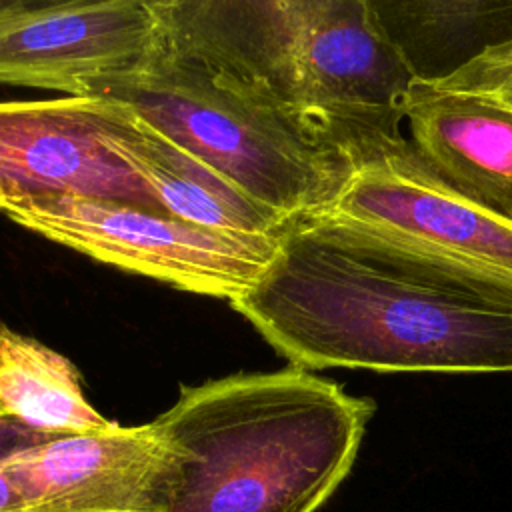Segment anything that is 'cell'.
I'll list each match as a JSON object with an SVG mask.
<instances>
[{"instance_id":"7","label":"cell","mask_w":512,"mask_h":512,"mask_svg":"<svg viewBox=\"0 0 512 512\" xmlns=\"http://www.w3.org/2000/svg\"><path fill=\"white\" fill-rule=\"evenodd\" d=\"M130 114L126 102L110 96L0 102V212L46 196L164 210L144 178L112 148Z\"/></svg>"},{"instance_id":"15","label":"cell","mask_w":512,"mask_h":512,"mask_svg":"<svg viewBox=\"0 0 512 512\" xmlns=\"http://www.w3.org/2000/svg\"><path fill=\"white\" fill-rule=\"evenodd\" d=\"M46 432L30 428L28 424L0 412V512H18L20 502L14 486L2 472V460L14 450L28 446L42 438Z\"/></svg>"},{"instance_id":"3","label":"cell","mask_w":512,"mask_h":512,"mask_svg":"<svg viewBox=\"0 0 512 512\" xmlns=\"http://www.w3.org/2000/svg\"><path fill=\"white\" fill-rule=\"evenodd\" d=\"M158 6L214 64L316 124L352 160L376 138L400 134L414 78L372 0H160Z\"/></svg>"},{"instance_id":"12","label":"cell","mask_w":512,"mask_h":512,"mask_svg":"<svg viewBox=\"0 0 512 512\" xmlns=\"http://www.w3.org/2000/svg\"><path fill=\"white\" fill-rule=\"evenodd\" d=\"M416 82L438 84L512 36V2L372 0Z\"/></svg>"},{"instance_id":"10","label":"cell","mask_w":512,"mask_h":512,"mask_svg":"<svg viewBox=\"0 0 512 512\" xmlns=\"http://www.w3.org/2000/svg\"><path fill=\"white\" fill-rule=\"evenodd\" d=\"M404 120L412 146L442 180L512 220V110L414 80Z\"/></svg>"},{"instance_id":"14","label":"cell","mask_w":512,"mask_h":512,"mask_svg":"<svg viewBox=\"0 0 512 512\" xmlns=\"http://www.w3.org/2000/svg\"><path fill=\"white\" fill-rule=\"evenodd\" d=\"M436 86L480 96L512 110V36L488 48L476 60Z\"/></svg>"},{"instance_id":"6","label":"cell","mask_w":512,"mask_h":512,"mask_svg":"<svg viewBox=\"0 0 512 512\" xmlns=\"http://www.w3.org/2000/svg\"><path fill=\"white\" fill-rule=\"evenodd\" d=\"M354 162L340 196L320 212L512 284V220L452 188L410 140L380 136Z\"/></svg>"},{"instance_id":"5","label":"cell","mask_w":512,"mask_h":512,"mask_svg":"<svg viewBox=\"0 0 512 512\" xmlns=\"http://www.w3.org/2000/svg\"><path fill=\"white\" fill-rule=\"evenodd\" d=\"M4 214L98 262L228 302L256 284L278 246V238L214 232L164 210L86 196L30 198Z\"/></svg>"},{"instance_id":"11","label":"cell","mask_w":512,"mask_h":512,"mask_svg":"<svg viewBox=\"0 0 512 512\" xmlns=\"http://www.w3.org/2000/svg\"><path fill=\"white\" fill-rule=\"evenodd\" d=\"M112 148L144 178L172 216L214 232L280 238L292 224L222 172L178 146L134 110ZM296 222V220H294Z\"/></svg>"},{"instance_id":"9","label":"cell","mask_w":512,"mask_h":512,"mask_svg":"<svg viewBox=\"0 0 512 512\" xmlns=\"http://www.w3.org/2000/svg\"><path fill=\"white\" fill-rule=\"evenodd\" d=\"M18 512H170L180 464L150 422L52 434L2 460Z\"/></svg>"},{"instance_id":"4","label":"cell","mask_w":512,"mask_h":512,"mask_svg":"<svg viewBox=\"0 0 512 512\" xmlns=\"http://www.w3.org/2000/svg\"><path fill=\"white\" fill-rule=\"evenodd\" d=\"M110 98L290 222L328 208L356 168L316 124L226 74L162 16L148 64Z\"/></svg>"},{"instance_id":"1","label":"cell","mask_w":512,"mask_h":512,"mask_svg":"<svg viewBox=\"0 0 512 512\" xmlns=\"http://www.w3.org/2000/svg\"><path fill=\"white\" fill-rule=\"evenodd\" d=\"M298 368L512 374V284L314 212L230 302Z\"/></svg>"},{"instance_id":"16","label":"cell","mask_w":512,"mask_h":512,"mask_svg":"<svg viewBox=\"0 0 512 512\" xmlns=\"http://www.w3.org/2000/svg\"><path fill=\"white\" fill-rule=\"evenodd\" d=\"M18 4H20V0H0V18L4 14H8L10 10H14Z\"/></svg>"},{"instance_id":"13","label":"cell","mask_w":512,"mask_h":512,"mask_svg":"<svg viewBox=\"0 0 512 512\" xmlns=\"http://www.w3.org/2000/svg\"><path fill=\"white\" fill-rule=\"evenodd\" d=\"M0 412L52 434L98 432L114 424L86 400L68 358L2 324Z\"/></svg>"},{"instance_id":"2","label":"cell","mask_w":512,"mask_h":512,"mask_svg":"<svg viewBox=\"0 0 512 512\" xmlns=\"http://www.w3.org/2000/svg\"><path fill=\"white\" fill-rule=\"evenodd\" d=\"M374 410L298 366L182 386L152 422L180 464L170 512H316L352 470Z\"/></svg>"},{"instance_id":"8","label":"cell","mask_w":512,"mask_h":512,"mask_svg":"<svg viewBox=\"0 0 512 512\" xmlns=\"http://www.w3.org/2000/svg\"><path fill=\"white\" fill-rule=\"evenodd\" d=\"M154 0L26 2L0 18V84L110 96L148 64Z\"/></svg>"}]
</instances>
